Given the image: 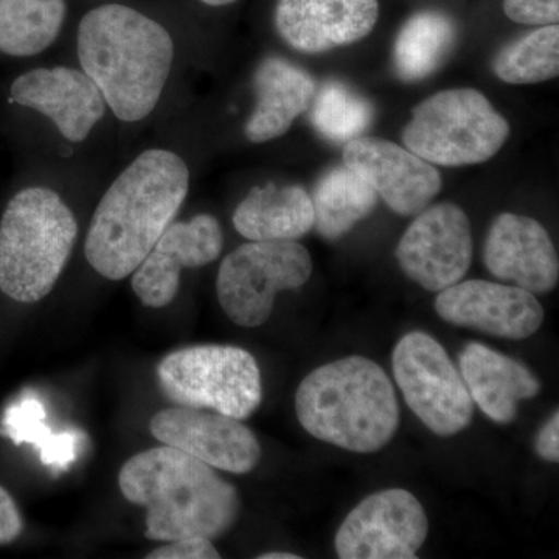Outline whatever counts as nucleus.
Instances as JSON below:
<instances>
[{"label": "nucleus", "instance_id": "7", "mask_svg": "<svg viewBox=\"0 0 559 559\" xmlns=\"http://www.w3.org/2000/svg\"><path fill=\"white\" fill-rule=\"evenodd\" d=\"M157 381L171 403L249 418L263 400L259 364L231 345H194L173 352L157 366Z\"/></svg>", "mask_w": 559, "mask_h": 559}, {"label": "nucleus", "instance_id": "2", "mask_svg": "<svg viewBox=\"0 0 559 559\" xmlns=\"http://www.w3.org/2000/svg\"><path fill=\"white\" fill-rule=\"evenodd\" d=\"M119 487L128 502L145 507V536L153 540H213L240 518L237 488L207 463L168 444L128 460Z\"/></svg>", "mask_w": 559, "mask_h": 559}, {"label": "nucleus", "instance_id": "1", "mask_svg": "<svg viewBox=\"0 0 559 559\" xmlns=\"http://www.w3.org/2000/svg\"><path fill=\"white\" fill-rule=\"evenodd\" d=\"M190 173L178 154L148 150L112 186L92 216L84 253L108 280L138 270L178 215L189 193Z\"/></svg>", "mask_w": 559, "mask_h": 559}, {"label": "nucleus", "instance_id": "12", "mask_svg": "<svg viewBox=\"0 0 559 559\" xmlns=\"http://www.w3.org/2000/svg\"><path fill=\"white\" fill-rule=\"evenodd\" d=\"M151 433L215 469L248 474L261 459L257 437L241 419L194 407H168L151 419Z\"/></svg>", "mask_w": 559, "mask_h": 559}, {"label": "nucleus", "instance_id": "23", "mask_svg": "<svg viewBox=\"0 0 559 559\" xmlns=\"http://www.w3.org/2000/svg\"><path fill=\"white\" fill-rule=\"evenodd\" d=\"M457 27L441 11H421L406 21L393 47V64L404 81L425 80L454 49Z\"/></svg>", "mask_w": 559, "mask_h": 559}, {"label": "nucleus", "instance_id": "3", "mask_svg": "<svg viewBox=\"0 0 559 559\" xmlns=\"http://www.w3.org/2000/svg\"><path fill=\"white\" fill-rule=\"evenodd\" d=\"M79 58L117 119L139 121L159 102L175 44L156 21L130 7L109 3L81 21Z\"/></svg>", "mask_w": 559, "mask_h": 559}, {"label": "nucleus", "instance_id": "21", "mask_svg": "<svg viewBox=\"0 0 559 559\" xmlns=\"http://www.w3.org/2000/svg\"><path fill=\"white\" fill-rule=\"evenodd\" d=\"M234 226L250 241L299 240L314 227L311 197L299 186L255 187L235 210Z\"/></svg>", "mask_w": 559, "mask_h": 559}, {"label": "nucleus", "instance_id": "27", "mask_svg": "<svg viewBox=\"0 0 559 559\" xmlns=\"http://www.w3.org/2000/svg\"><path fill=\"white\" fill-rule=\"evenodd\" d=\"M373 116V106L341 81L323 84L312 98V124L331 142L348 143L358 139L370 127Z\"/></svg>", "mask_w": 559, "mask_h": 559}, {"label": "nucleus", "instance_id": "20", "mask_svg": "<svg viewBox=\"0 0 559 559\" xmlns=\"http://www.w3.org/2000/svg\"><path fill=\"white\" fill-rule=\"evenodd\" d=\"M253 86L257 108L245 128L246 138L253 143L285 134L294 120L310 108L316 95V83L310 73L275 57L261 62Z\"/></svg>", "mask_w": 559, "mask_h": 559}, {"label": "nucleus", "instance_id": "26", "mask_svg": "<svg viewBox=\"0 0 559 559\" xmlns=\"http://www.w3.org/2000/svg\"><path fill=\"white\" fill-rule=\"evenodd\" d=\"M498 79L509 84H535L559 72V28L544 25L499 51L492 61Z\"/></svg>", "mask_w": 559, "mask_h": 559}, {"label": "nucleus", "instance_id": "33", "mask_svg": "<svg viewBox=\"0 0 559 559\" xmlns=\"http://www.w3.org/2000/svg\"><path fill=\"white\" fill-rule=\"evenodd\" d=\"M201 2L210 7H224L230 5V3H234L235 0H201Z\"/></svg>", "mask_w": 559, "mask_h": 559}, {"label": "nucleus", "instance_id": "29", "mask_svg": "<svg viewBox=\"0 0 559 559\" xmlns=\"http://www.w3.org/2000/svg\"><path fill=\"white\" fill-rule=\"evenodd\" d=\"M146 559H219L218 550L207 538L171 540L150 551Z\"/></svg>", "mask_w": 559, "mask_h": 559}, {"label": "nucleus", "instance_id": "17", "mask_svg": "<svg viewBox=\"0 0 559 559\" xmlns=\"http://www.w3.org/2000/svg\"><path fill=\"white\" fill-rule=\"evenodd\" d=\"M10 94L17 105L49 117L70 142H83L106 112L100 90L83 70H31L14 80Z\"/></svg>", "mask_w": 559, "mask_h": 559}, {"label": "nucleus", "instance_id": "4", "mask_svg": "<svg viewBox=\"0 0 559 559\" xmlns=\"http://www.w3.org/2000/svg\"><path fill=\"white\" fill-rule=\"evenodd\" d=\"M296 412L314 439L358 454L388 447L401 418L388 373L364 356L312 370L297 389Z\"/></svg>", "mask_w": 559, "mask_h": 559}, {"label": "nucleus", "instance_id": "8", "mask_svg": "<svg viewBox=\"0 0 559 559\" xmlns=\"http://www.w3.org/2000/svg\"><path fill=\"white\" fill-rule=\"evenodd\" d=\"M310 252L296 241H252L221 263L216 293L227 318L257 329L271 318L275 296L299 289L310 280Z\"/></svg>", "mask_w": 559, "mask_h": 559}, {"label": "nucleus", "instance_id": "11", "mask_svg": "<svg viewBox=\"0 0 559 559\" xmlns=\"http://www.w3.org/2000/svg\"><path fill=\"white\" fill-rule=\"evenodd\" d=\"M401 271L430 293L462 282L473 260L468 216L451 202L418 213L395 250Z\"/></svg>", "mask_w": 559, "mask_h": 559}, {"label": "nucleus", "instance_id": "25", "mask_svg": "<svg viewBox=\"0 0 559 559\" xmlns=\"http://www.w3.org/2000/svg\"><path fill=\"white\" fill-rule=\"evenodd\" d=\"M0 433L16 444L31 443L39 451L44 465L55 471L69 468L79 452V433L51 432L46 425V411L35 399L11 404L2 419Z\"/></svg>", "mask_w": 559, "mask_h": 559}, {"label": "nucleus", "instance_id": "6", "mask_svg": "<svg viewBox=\"0 0 559 559\" xmlns=\"http://www.w3.org/2000/svg\"><path fill=\"white\" fill-rule=\"evenodd\" d=\"M509 121L476 90L439 92L414 109L403 131L406 148L429 164L463 167L496 156Z\"/></svg>", "mask_w": 559, "mask_h": 559}, {"label": "nucleus", "instance_id": "14", "mask_svg": "<svg viewBox=\"0 0 559 559\" xmlns=\"http://www.w3.org/2000/svg\"><path fill=\"white\" fill-rule=\"evenodd\" d=\"M344 164L358 171L393 212L418 215L440 193V173L417 154L384 139L345 143Z\"/></svg>", "mask_w": 559, "mask_h": 559}, {"label": "nucleus", "instance_id": "32", "mask_svg": "<svg viewBox=\"0 0 559 559\" xmlns=\"http://www.w3.org/2000/svg\"><path fill=\"white\" fill-rule=\"evenodd\" d=\"M299 555L288 554V551H270V554L260 555L259 559H300Z\"/></svg>", "mask_w": 559, "mask_h": 559}, {"label": "nucleus", "instance_id": "13", "mask_svg": "<svg viewBox=\"0 0 559 559\" xmlns=\"http://www.w3.org/2000/svg\"><path fill=\"white\" fill-rule=\"evenodd\" d=\"M436 311L451 325L513 341L533 336L544 322L535 294L485 280H466L440 290Z\"/></svg>", "mask_w": 559, "mask_h": 559}, {"label": "nucleus", "instance_id": "18", "mask_svg": "<svg viewBox=\"0 0 559 559\" xmlns=\"http://www.w3.org/2000/svg\"><path fill=\"white\" fill-rule=\"evenodd\" d=\"M378 16V0H278L275 27L293 49L322 53L366 38Z\"/></svg>", "mask_w": 559, "mask_h": 559}, {"label": "nucleus", "instance_id": "16", "mask_svg": "<svg viewBox=\"0 0 559 559\" xmlns=\"http://www.w3.org/2000/svg\"><path fill=\"white\" fill-rule=\"evenodd\" d=\"M484 261L496 278L532 294L557 288L559 261L550 235L528 216L502 213L489 227Z\"/></svg>", "mask_w": 559, "mask_h": 559}, {"label": "nucleus", "instance_id": "28", "mask_svg": "<svg viewBox=\"0 0 559 559\" xmlns=\"http://www.w3.org/2000/svg\"><path fill=\"white\" fill-rule=\"evenodd\" d=\"M509 20L524 25H554L559 20V0H503Z\"/></svg>", "mask_w": 559, "mask_h": 559}, {"label": "nucleus", "instance_id": "5", "mask_svg": "<svg viewBox=\"0 0 559 559\" xmlns=\"http://www.w3.org/2000/svg\"><path fill=\"white\" fill-rule=\"evenodd\" d=\"M79 224L57 191L31 187L0 221V290L21 304L49 296L72 255Z\"/></svg>", "mask_w": 559, "mask_h": 559}, {"label": "nucleus", "instance_id": "19", "mask_svg": "<svg viewBox=\"0 0 559 559\" xmlns=\"http://www.w3.org/2000/svg\"><path fill=\"white\" fill-rule=\"evenodd\" d=\"M459 366L473 403L499 425L513 423L521 401L535 399L543 389L527 366L479 342L463 347Z\"/></svg>", "mask_w": 559, "mask_h": 559}, {"label": "nucleus", "instance_id": "15", "mask_svg": "<svg viewBox=\"0 0 559 559\" xmlns=\"http://www.w3.org/2000/svg\"><path fill=\"white\" fill-rule=\"evenodd\" d=\"M221 250L223 230L213 216L198 215L187 223H171L132 272V289L145 307H167L178 296L180 272L212 263Z\"/></svg>", "mask_w": 559, "mask_h": 559}, {"label": "nucleus", "instance_id": "30", "mask_svg": "<svg viewBox=\"0 0 559 559\" xmlns=\"http://www.w3.org/2000/svg\"><path fill=\"white\" fill-rule=\"evenodd\" d=\"M22 530H24V521L16 502L5 488L0 487V546L20 538Z\"/></svg>", "mask_w": 559, "mask_h": 559}, {"label": "nucleus", "instance_id": "31", "mask_svg": "<svg viewBox=\"0 0 559 559\" xmlns=\"http://www.w3.org/2000/svg\"><path fill=\"white\" fill-rule=\"evenodd\" d=\"M536 454L549 463L559 462V412L547 419L535 440Z\"/></svg>", "mask_w": 559, "mask_h": 559}, {"label": "nucleus", "instance_id": "9", "mask_svg": "<svg viewBox=\"0 0 559 559\" xmlns=\"http://www.w3.org/2000/svg\"><path fill=\"white\" fill-rule=\"evenodd\" d=\"M393 377L407 406L439 437L468 429L474 403L447 349L423 331L401 337L392 355Z\"/></svg>", "mask_w": 559, "mask_h": 559}, {"label": "nucleus", "instance_id": "22", "mask_svg": "<svg viewBox=\"0 0 559 559\" xmlns=\"http://www.w3.org/2000/svg\"><path fill=\"white\" fill-rule=\"evenodd\" d=\"M311 201L316 229L326 240H337L373 212L378 194L358 171L344 164L320 178Z\"/></svg>", "mask_w": 559, "mask_h": 559}, {"label": "nucleus", "instance_id": "24", "mask_svg": "<svg viewBox=\"0 0 559 559\" xmlns=\"http://www.w3.org/2000/svg\"><path fill=\"white\" fill-rule=\"evenodd\" d=\"M64 0H0V51L33 57L50 47L66 20Z\"/></svg>", "mask_w": 559, "mask_h": 559}, {"label": "nucleus", "instance_id": "10", "mask_svg": "<svg viewBox=\"0 0 559 559\" xmlns=\"http://www.w3.org/2000/svg\"><path fill=\"white\" fill-rule=\"evenodd\" d=\"M429 522L407 489L373 492L342 522L334 539L342 559H414L428 538Z\"/></svg>", "mask_w": 559, "mask_h": 559}]
</instances>
